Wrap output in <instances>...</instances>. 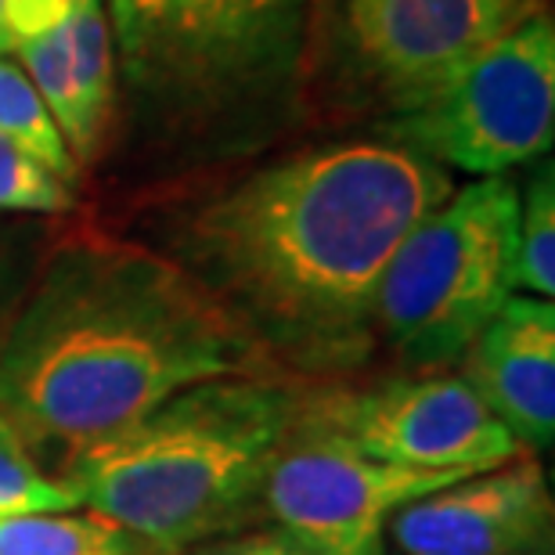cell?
I'll list each match as a JSON object with an SVG mask.
<instances>
[{"mask_svg": "<svg viewBox=\"0 0 555 555\" xmlns=\"http://www.w3.org/2000/svg\"><path fill=\"white\" fill-rule=\"evenodd\" d=\"M451 192V170L393 138L310 144L177 206L155 249L278 369L347 372L379 343L386 263Z\"/></svg>", "mask_w": 555, "mask_h": 555, "instance_id": "1", "label": "cell"}, {"mask_svg": "<svg viewBox=\"0 0 555 555\" xmlns=\"http://www.w3.org/2000/svg\"><path fill=\"white\" fill-rule=\"evenodd\" d=\"M282 369L184 268L141 242H59L0 325V415L62 462L181 390Z\"/></svg>", "mask_w": 555, "mask_h": 555, "instance_id": "2", "label": "cell"}, {"mask_svg": "<svg viewBox=\"0 0 555 555\" xmlns=\"http://www.w3.org/2000/svg\"><path fill=\"white\" fill-rule=\"evenodd\" d=\"M130 134L242 155L304 119L325 0H105Z\"/></svg>", "mask_w": 555, "mask_h": 555, "instance_id": "3", "label": "cell"}, {"mask_svg": "<svg viewBox=\"0 0 555 555\" xmlns=\"http://www.w3.org/2000/svg\"><path fill=\"white\" fill-rule=\"evenodd\" d=\"M307 390L285 375H231L181 390L113 440L65 459L76 505L152 552L235 530L304 415Z\"/></svg>", "mask_w": 555, "mask_h": 555, "instance_id": "4", "label": "cell"}, {"mask_svg": "<svg viewBox=\"0 0 555 555\" xmlns=\"http://www.w3.org/2000/svg\"><path fill=\"white\" fill-rule=\"evenodd\" d=\"M519 184L473 177L408 231L375 296V336L408 369L459 364L513 296Z\"/></svg>", "mask_w": 555, "mask_h": 555, "instance_id": "5", "label": "cell"}, {"mask_svg": "<svg viewBox=\"0 0 555 555\" xmlns=\"http://www.w3.org/2000/svg\"><path fill=\"white\" fill-rule=\"evenodd\" d=\"M383 138L443 170L505 177L555 138V26L545 8L473 54L418 105L386 119Z\"/></svg>", "mask_w": 555, "mask_h": 555, "instance_id": "6", "label": "cell"}, {"mask_svg": "<svg viewBox=\"0 0 555 555\" xmlns=\"http://www.w3.org/2000/svg\"><path fill=\"white\" fill-rule=\"evenodd\" d=\"M465 469H404L299 415L263 483L260 508L293 538L332 555H379L393 513L448 487Z\"/></svg>", "mask_w": 555, "mask_h": 555, "instance_id": "7", "label": "cell"}, {"mask_svg": "<svg viewBox=\"0 0 555 555\" xmlns=\"http://www.w3.org/2000/svg\"><path fill=\"white\" fill-rule=\"evenodd\" d=\"M541 11V0H325L350 73L390 116L418 105L473 54Z\"/></svg>", "mask_w": 555, "mask_h": 555, "instance_id": "8", "label": "cell"}, {"mask_svg": "<svg viewBox=\"0 0 555 555\" xmlns=\"http://www.w3.org/2000/svg\"><path fill=\"white\" fill-rule=\"evenodd\" d=\"M307 415L361 451L404 469L483 473L527 454L462 375L393 379L321 397L307 393Z\"/></svg>", "mask_w": 555, "mask_h": 555, "instance_id": "9", "label": "cell"}, {"mask_svg": "<svg viewBox=\"0 0 555 555\" xmlns=\"http://www.w3.org/2000/svg\"><path fill=\"white\" fill-rule=\"evenodd\" d=\"M555 505L538 454L462 476L386 524L397 555H552Z\"/></svg>", "mask_w": 555, "mask_h": 555, "instance_id": "10", "label": "cell"}, {"mask_svg": "<svg viewBox=\"0 0 555 555\" xmlns=\"http://www.w3.org/2000/svg\"><path fill=\"white\" fill-rule=\"evenodd\" d=\"M462 379L527 454L555 440V307L513 293L459 358Z\"/></svg>", "mask_w": 555, "mask_h": 555, "instance_id": "11", "label": "cell"}, {"mask_svg": "<svg viewBox=\"0 0 555 555\" xmlns=\"http://www.w3.org/2000/svg\"><path fill=\"white\" fill-rule=\"evenodd\" d=\"M18 65L73 144L76 163L94 159L116 113V65L105 0H69L62 22L15 48Z\"/></svg>", "mask_w": 555, "mask_h": 555, "instance_id": "12", "label": "cell"}, {"mask_svg": "<svg viewBox=\"0 0 555 555\" xmlns=\"http://www.w3.org/2000/svg\"><path fill=\"white\" fill-rule=\"evenodd\" d=\"M152 552L108 519L69 508V513L0 516V555H144Z\"/></svg>", "mask_w": 555, "mask_h": 555, "instance_id": "13", "label": "cell"}, {"mask_svg": "<svg viewBox=\"0 0 555 555\" xmlns=\"http://www.w3.org/2000/svg\"><path fill=\"white\" fill-rule=\"evenodd\" d=\"M0 138L15 141L43 159L62 181L76 184V177H80V163L65 144V134L54 124L48 102L33 87L26 69L11 62L8 54H0Z\"/></svg>", "mask_w": 555, "mask_h": 555, "instance_id": "14", "label": "cell"}, {"mask_svg": "<svg viewBox=\"0 0 555 555\" xmlns=\"http://www.w3.org/2000/svg\"><path fill=\"white\" fill-rule=\"evenodd\" d=\"M513 293L538 299L555 296V173L548 159L527 177V188L519 192Z\"/></svg>", "mask_w": 555, "mask_h": 555, "instance_id": "15", "label": "cell"}, {"mask_svg": "<svg viewBox=\"0 0 555 555\" xmlns=\"http://www.w3.org/2000/svg\"><path fill=\"white\" fill-rule=\"evenodd\" d=\"M69 508H80L69 483L43 473L37 451L0 415V516L69 513Z\"/></svg>", "mask_w": 555, "mask_h": 555, "instance_id": "16", "label": "cell"}, {"mask_svg": "<svg viewBox=\"0 0 555 555\" xmlns=\"http://www.w3.org/2000/svg\"><path fill=\"white\" fill-rule=\"evenodd\" d=\"M76 206L73 184L22 144L0 138V214H69Z\"/></svg>", "mask_w": 555, "mask_h": 555, "instance_id": "17", "label": "cell"}, {"mask_svg": "<svg viewBox=\"0 0 555 555\" xmlns=\"http://www.w3.org/2000/svg\"><path fill=\"white\" fill-rule=\"evenodd\" d=\"M69 0H0V54H15L22 40L65 18Z\"/></svg>", "mask_w": 555, "mask_h": 555, "instance_id": "18", "label": "cell"}, {"mask_svg": "<svg viewBox=\"0 0 555 555\" xmlns=\"http://www.w3.org/2000/svg\"><path fill=\"white\" fill-rule=\"evenodd\" d=\"M249 538V545L257 555H332L325 548H318V545H310V541L304 538H293L288 530H268V534H246Z\"/></svg>", "mask_w": 555, "mask_h": 555, "instance_id": "19", "label": "cell"}, {"mask_svg": "<svg viewBox=\"0 0 555 555\" xmlns=\"http://www.w3.org/2000/svg\"><path fill=\"white\" fill-rule=\"evenodd\" d=\"M206 555H257L249 545V538H235V541H224V545H217L214 552Z\"/></svg>", "mask_w": 555, "mask_h": 555, "instance_id": "20", "label": "cell"}]
</instances>
